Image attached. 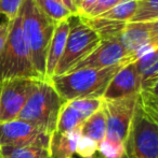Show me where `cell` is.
<instances>
[{
  "mask_svg": "<svg viewBox=\"0 0 158 158\" xmlns=\"http://www.w3.org/2000/svg\"><path fill=\"white\" fill-rule=\"evenodd\" d=\"M124 64L127 63L102 69H79L53 77L49 81L63 102L82 98H102L112 77Z\"/></svg>",
  "mask_w": 158,
  "mask_h": 158,
  "instance_id": "cell-1",
  "label": "cell"
},
{
  "mask_svg": "<svg viewBox=\"0 0 158 158\" xmlns=\"http://www.w3.org/2000/svg\"><path fill=\"white\" fill-rule=\"evenodd\" d=\"M20 14L24 39L32 57L33 66L39 77L46 80L47 53L56 24L39 10L33 0H24Z\"/></svg>",
  "mask_w": 158,
  "mask_h": 158,
  "instance_id": "cell-2",
  "label": "cell"
},
{
  "mask_svg": "<svg viewBox=\"0 0 158 158\" xmlns=\"http://www.w3.org/2000/svg\"><path fill=\"white\" fill-rule=\"evenodd\" d=\"M14 79L43 80L33 66L24 39L21 14L11 21L8 39L0 53V82Z\"/></svg>",
  "mask_w": 158,
  "mask_h": 158,
  "instance_id": "cell-3",
  "label": "cell"
},
{
  "mask_svg": "<svg viewBox=\"0 0 158 158\" xmlns=\"http://www.w3.org/2000/svg\"><path fill=\"white\" fill-rule=\"evenodd\" d=\"M63 100L48 80H39L17 118L51 135L56 129Z\"/></svg>",
  "mask_w": 158,
  "mask_h": 158,
  "instance_id": "cell-4",
  "label": "cell"
},
{
  "mask_svg": "<svg viewBox=\"0 0 158 158\" xmlns=\"http://www.w3.org/2000/svg\"><path fill=\"white\" fill-rule=\"evenodd\" d=\"M124 146L127 158H158V113L143 109L139 100Z\"/></svg>",
  "mask_w": 158,
  "mask_h": 158,
  "instance_id": "cell-5",
  "label": "cell"
},
{
  "mask_svg": "<svg viewBox=\"0 0 158 158\" xmlns=\"http://www.w3.org/2000/svg\"><path fill=\"white\" fill-rule=\"evenodd\" d=\"M70 17V31L66 39L64 52L60 59L54 75H63L70 72L77 64L84 60L101 43V39L97 32L79 16Z\"/></svg>",
  "mask_w": 158,
  "mask_h": 158,
  "instance_id": "cell-6",
  "label": "cell"
},
{
  "mask_svg": "<svg viewBox=\"0 0 158 158\" xmlns=\"http://www.w3.org/2000/svg\"><path fill=\"white\" fill-rule=\"evenodd\" d=\"M139 95L115 100H103L102 109L106 118V138L126 144Z\"/></svg>",
  "mask_w": 158,
  "mask_h": 158,
  "instance_id": "cell-7",
  "label": "cell"
},
{
  "mask_svg": "<svg viewBox=\"0 0 158 158\" xmlns=\"http://www.w3.org/2000/svg\"><path fill=\"white\" fill-rule=\"evenodd\" d=\"M39 80L14 79L0 82V123L16 119Z\"/></svg>",
  "mask_w": 158,
  "mask_h": 158,
  "instance_id": "cell-8",
  "label": "cell"
},
{
  "mask_svg": "<svg viewBox=\"0 0 158 158\" xmlns=\"http://www.w3.org/2000/svg\"><path fill=\"white\" fill-rule=\"evenodd\" d=\"M50 135L20 118L0 123V148L39 145L48 148Z\"/></svg>",
  "mask_w": 158,
  "mask_h": 158,
  "instance_id": "cell-9",
  "label": "cell"
},
{
  "mask_svg": "<svg viewBox=\"0 0 158 158\" xmlns=\"http://www.w3.org/2000/svg\"><path fill=\"white\" fill-rule=\"evenodd\" d=\"M119 41L135 60L148 50L158 48V22H127L119 35Z\"/></svg>",
  "mask_w": 158,
  "mask_h": 158,
  "instance_id": "cell-10",
  "label": "cell"
},
{
  "mask_svg": "<svg viewBox=\"0 0 158 158\" xmlns=\"http://www.w3.org/2000/svg\"><path fill=\"white\" fill-rule=\"evenodd\" d=\"M130 60L134 59L122 46L119 38H115V39L101 41L100 45L91 54H89L84 60L77 64L70 71L79 70V69L107 68L118 64L128 63Z\"/></svg>",
  "mask_w": 158,
  "mask_h": 158,
  "instance_id": "cell-11",
  "label": "cell"
},
{
  "mask_svg": "<svg viewBox=\"0 0 158 158\" xmlns=\"http://www.w3.org/2000/svg\"><path fill=\"white\" fill-rule=\"evenodd\" d=\"M141 90V79L135 61L124 64L118 72L112 77L103 94V100H115L129 96L139 95Z\"/></svg>",
  "mask_w": 158,
  "mask_h": 158,
  "instance_id": "cell-12",
  "label": "cell"
},
{
  "mask_svg": "<svg viewBox=\"0 0 158 158\" xmlns=\"http://www.w3.org/2000/svg\"><path fill=\"white\" fill-rule=\"evenodd\" d=\"M134 61L141 79L140 93H157L158 48H151L141 54Z\"/></svg>",
  "mask_w": 158,
  "mask_h": 158,
  "instance_id": "cell-13",
  "label": "cell"
},
{
  "mask_svg": "<svg viewBox=\"0 0 158 158\" xmlns=\"http://www.w3.org/2000/svg\"><path fill=\"white\" fill-rule=\"evenodd\" d=\"M70 19L56 23L53 35L48 48L46 59V80H50L54 75V71L59 64L65 48L66 39L70 31Z\"/></svg>",
  "mask_w": 158,
  "mask_h": 158,
  "instance_id": "cell-14",
  "label": "cell"
},
{
  "mask_svg": "<svg viewBox=\"0 0 158 158\" xmlns=\"http://www.w3.org/2000/svg\"><path fill=\"white\" fill-rule=\"evenodd\" d=\"M80 135V128L72 132L53 131L50 135L48 145L50 158H73Z\"/></svg>",
  "mask_w": 158,
  "mask_h": 158,
  "instance_id": "cell-15",
  "label": "cell"
},
{
  "mask_svg": "<svg viewBox=\"0 0 158 158\" xmlns=\"http://www.w3.org/2000/svg\"><path fill=\"white\" fill-rule=\"evenodd\" d=\"M87 117L74 106L72 101L64 102L60 111L56 123V131L60 132H72L79 129Z\"/></svg>",
  "mask_w": 158,
  "mask_h": 158,
  "instance_id": "cell-16",
  "label": "cell"
},
{
  "mask_svg": "<svg viewBox=\"0 0 158 158\" xmlns=\"http://www.w3.org/2000/svg\"><path fill=\"white\" fill-rule=\"evenodd\" d=\"M106 130V118L102 108L90 115L80 126V135L93 140L97 144L105 140Z\"/></svg>",
  "mask_w": 158,
  "mask_h": 158,
  "instance_id": "cell-17",
  "label": "cell"
},
{
  "mask_svg": "<svg viewBox=\"0 0 158 158\" xmlns=\"http://www.w3.org/2000/svg\"><path fill=\"white\" fill-rule=\"evenodd\" d=\"M81 19V17H80ZM100 37L101 41L119 38L127 22H117L112 19L95 17V19H82Z\"/></svg>",
  "mask_w": 158,
  "mask_h": 158,
  "instance_id": "cell-18",
  "label": "cell"
},
{
  "mask_svg": "<svg viewBox=\"0 0 158 158\" xmlns=\"http://www.w3.org/2000/svg\"><path fill=\"white\" fill-rule=\"evenodd\" d=\"M38 9L55 24L75 16L74 13L59 0H33Z\"/></svg>",
  "mask_w": 158,
  "mask_h": 158,
  "instance_id": "cell-19",
  "label": "cell"
},
{
  "mask_svg": "<svg viewBox=\"0 0 158 158\" xmlns=\"http://www.w3.org/2000/svg\"><path fill=\"white\" fill-rule=\"evenodd\" d=\"M1 158H50L48 148L39 145L0 148Z\"/></svg>",
  "mask_w": 158,
  "mask_h": 158,
  "instance_id": "cell-20",
  "label": "cell"
},
{
  "mask_svg": "<svg viewBox=\"0 0 158 158\" xmlns=\"http://www.w3.org/2000/svg\"><path fill=\"white\" fill-rule=\"evenodd\" d=\"M129 22L132 23L158 22V0H137L134 14Z\"/></svg>",
  "mask_w": 158,
  "mask_h": 158,
  "instance_id": "cell-21",
  "label": "cell"
},
{
  "mask_svg": "<svg viewBox=\"0 0 158 158\" xmlns=\"http://www.w3.org/2000/svg\"><path fill=\"white\" fill-rule=\"evenodd\" d=\"M135 6H137V0H124L107 12L100 15L99 17L117 22H129L134 14Z\"/></svg>",
  "mask_w": 158,
  "mask_h": 158,
  "instance_id": "cell-22",
  "label": "cell"
},
{
  "mask_svg": "<svg viewBox=\"0 0 158 158\" xmlns=\"http://www.w3.org/2000/svg\"><path fill=\"white\" fill-rule=\"evenodd\" d=\"M97 151L104 158H124L126 156V146L119 142L105 139L99 143Z\"/></svg>",
  "mask_w": 158,
  "mask_h": 158,
  "instance_id": "cell-23",
  "label": "cell"
},
{
  "mask_svg": "<svg viewBox=\"0 0 158 158\" xmlns=\"http://www.w3.org/2000/svg\"><path fill=\"white\" fill-rule=\"evenodd\" d=\"M121 1H124V0H95L93 6H91L82 16H79V17L86 19L99 17L100 15L107 12L108 10L114 8L116 4H118L119 2H121Z\"/></svg>",
  "mask_w": 158,
  "mask_h": 158,
  "instance_id": "cell-24",
  "label": "cell"
},
{
  "mask_svg": "<svg viewBox=\"0 0 158 158\" xmlns=\"http://www.w3.org/2000/svg\"><path fill=\"white\" fill-rule=\"evenodd\" d=\"M97 146H99V144L95 141L87 137H84V135H80L78 141H77L75 153L81 158H92L95 152L97 151Z\"/></svg>",
  "mask_w": 158,
  "mask_h": 158,
  "instance_id": "cell-25",
  "label": "cell"
},
{
  "mask_svg": "<svg viewBox=\"0 0 158 158\" xmlns=\"http://www.w3.org/2000/svg\"><path fill=\"white\" fill-rule=\"evenodd\" d=\"M24 0H0V15H3L6 19L13 21L17 16Z\"/></svg>",
  "mask_w": 158,
  "mask_h": 158,
  "instance_id": "cell-26",
  "label": "cell"
},
{
  "mask_svg": "<svg viewBox=\"0 0 158 158\" xmlns=\"http://www.w3.org/2000/svg\"><path fill=\"white\" fill-rule=\"evenodd\" d=\"M10 25L11 22L8 21V19L0 23V53H1L2 48H3L4 44L7 42V39H8L9 31H10Z\"/></svg>",
  "mask_w": 158,
  "mask_h": 158,
  "instance_id": "cell-27",
  "label": "cell"
},
{
  "mask_svg": "<svg viewBox=\"0 0 158 158\" xmlns=\"http://www.w3.org/2000/svg\"><path fill=\"white\" fill-rule=\"evenodd\" d=\"M94 2L95 0H81L78 6V9H77V16H82L93 6Z\"/></svg>",
  "mask_w": 158,
  "mask_h": 158,
  "instance_id": "cell-28",
  "label": "cell"
},
{
  "mask_svg": "<svg viewBox=\"0 0 158 158\" xmlns=\"http://www.w3.org/2000/svg\"><path fill=\"white\" fill-rule=\"evenodd\" d=\"M59 1L62 2V3L66 6V8L70 9V10L74 13V15H77V10H76V8L74 6V4L72 3V1H70V0H59Z\"/></svg>",
  "mask_w": 158,
  "mask_h": 158,
  "instance_id": "cell-29",
  "label": "cell"
},
{
  "mask_svg": "<svg viewBox=\"0 0 158 158\" xmlns=\"http://www.w3.org/2000/svg\"><path fill=\"white\" fill-rule=\"evenodd\" d=\"M70 1H72V3L74 4V6L76 8V10H77V9H78V6H79V3H80V1H81V0H70Z\"/></svg>",
  "mask_w": 158,
  "mask_h": 158,
  "instance_id": "cell-30",
  "label": "cell"
},
{
  "mask_svg": "<svg viewBox=\"0 0 158 158\" xmlns=\"http://www.w3.org/2000/svg\"><path fill=\"white\" fill-rule=\"evenodd\" d=\"M0 158H1V155H0Z\"/></svg>",
  "mask_w": 158,
  "mask_h": 158,
  "instance_id": "cell-31",
  "label": "cell"
}]
</instances>
